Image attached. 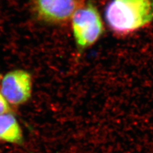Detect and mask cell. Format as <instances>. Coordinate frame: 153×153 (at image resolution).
<instances>
[{
    "instance_id": "1",
    "label": "cell",
    "mask_w": 153,
    "mask_h": 153,
    "mask_svg": "<svg viewBox=\"0 0 153 153\" xmlns=\"http://www.w3.org/2000/svg\"><path fill=\"white\" fill-rule=\"evenodd\" d=\"M108 27L119 35H127L153 21V0H112L105 10Z\"/></svg>"
},
{
    "instance_id": "2",
    "label": "cell",
    "mask_w": 153,
    "mask_h": 153,
    "mask_svg": "<svg viewBox=\"0 0 153 153\" xmlns=\"http://www.w3.org/2000/svg\"><path fill=\"white\" fill-rule=\"evenodd\" d=\"M71 22L76 45L80 50L93 45L104 31L101 16L91 3L76 9L71 18Z\"/></svg>"
},
{
    "instance_id": "3",
    "label": "cell",
    "mask_w": 153,
    "mask_h": 153,
    "mask_svg": "<svg viewBox=\"0 0 153 153\" xmlns=\"http://www.w3.org/2000/svg\"><path fill=\"white\" fill-rule=\"evenodd\" d=\"M32 77L28 71L18 69L9 71L1 83V92L7 102L19 105L27 102L31 97Z\"/></svg>"
},
{
    "instance_id": "4",
    "label": "cell",
    "mask_w": 153,
    "mask_h": 153,
    "mask_svg": "<svg viewBox=\"0 0 153 153\" xmlns=\"http://www.w3.org/2000/svg\"><path fill=\"white\" fill-rule=\"evenodd\" d=\"M38 19L49 24H61L72 18L79 7L76 0H32Z\"/></svg>"
},
{
    "instance_id": "5",
    "label": "cell",
    "mask_w": 153,
    "mask_h": 153,
    "mask_svg": "<svg viewBox=\"0 0 153 153\" xmlns=\"http://www.w3.org/2000/svg\"><path fill=\"white\" fill-rule=\"evenodd\" d=\"M0 141L21 144L23 133L17 119L10 113L0 115Z\"/></svg>"
},
{
    "instance_id": "6",
    "label": "cell",
    "mask_w": 153,
    "mask_h": 153,
    "mask_svg": "<svg viewBox=\"0 0 153 153\" xmlns=\"http://www.w3.org/2000/svg\"><path fill=\"white\" fill-rule=\"evenodd\" d=\"M10 111L9 103L0 92V115L9 113Z\"/></svg>"
}]
</instances>
